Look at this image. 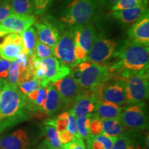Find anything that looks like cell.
Here are the masks:
<instances>
[{
  "mask_svg": "<svg viewBox=\"0 0 149 149\" xmlns=\"http://www.w3.org/2000/svg\"><path fill=\"white\" fill-rule=\"evenodd\" d=\"M0 95V133L27 120V97L16 85L4 81Z\"/></svg>",
  "mask_w": 149,
  "mask_h": 149,
  "instance_id": "1",
  "label": "cell"
},
{
  "mask_svg": "<svg viewBox=\"0 0 149 149\" xmlns=\"http://www.w3.org/2000/svg\"><path fill=\"white\" fill-rule=\"evenodd\" d=\"M110 65L112 71L120 74L123 70H141L148 68V45L124 40L120 51Z\"/></svg>",
  "mask_w": 149,
  "mask_h": 149,
  "instance_id": "2",
  "label": "cell"
},
{
  "mask_svg": "<svg viewBox=\"0 0 149 149\" xmlns=\"http://www.w3.org/2000/svg\"><path fill=\"white\" fill-rule=\"evenodd\" d=\"M100 14L96 0H70L61 11L60 23L70 27H78L91 23Z\"/></svg>",
  "mask_w": 149,
  "mask_h": 149,
  "instance_id": "3",
  "label": "cell"
},
{
  "mask_svg": "<svg viewBox=\"0 0 149 149\" xmlns=\"http://www.w3.org/2000/svg\"><path fill=\"white\" fill-rule=\"evenodd\" d=\"M120 77L125 82L127 104L145 102L148 98V68L141 70H123Z\"/></svg>",
  "mask_w": 149,
  "mask_h": 149,
  "instance_id": "4",
  "label": "cell"
},
{
  "mask_svg": "<svg viewBox=\"0 0 149 149\" xmlns=\"http://www.w3.org/2000/svg\"><path fill=\"white\" fill-rule=\"evenodd\" d=\"M124 42H117L113 38H109L102 33H97L94 42L88 53L86 61L100 64L108 62V61L115 58Z\"/></svg>",
  "mask_w": 149,
  "mask_h": 149,
  "instance_id": "5",
  "label": "cell"
},
{
  "mask_svg": "<svg viewBox=\"0 0 149 149\" xmlns=\"http://www.w3.org/2000/svg\"><path fill=\"white\" fill-rule=\"evenodd\" d=\"M113 71L104 64L91 63L81 72L79 84L85 92L93 93L113 77Z\"/></svg>",
  "mask_w": 149,
  "mask_h": 149,
  "instance_id": "6",
  "label": "cell"
},
{
  "mask_svg": "<svg viewBox=\"0 0 149 149\" xmlns=\"http://www.w3.org/2000/svg\"><path fill=\"white\" fill-rule=\"evenodd\" d=\"M60 24V37L53 48L54 56L69 68L76 65L74 57V27Z\"/></svg>",
  "mask_w": 149,
  "mask_h": 149,
  "instance_id": "7",
  "label": "cell"
},
{
  "mask_svg": "<svg viewBox=\"0 0 149 149\" xmlns=\"http://www.w3.org/2000/svg\"><path fill=\"white\" fill-rule=\"evenodd\" d=\"M93 93L97 100L109 102L121 107L127 104L125 82L120 75L112 77Z\"/></svg>",
  "mask_w": 149,
  "mask_h": 149,
  "instance_id": "8",
  "label": "cell"
},
{
  "mask_svg": "<svg viewBox=\"0 0 149 149\" xmlns=\"http://www.w3.org/2000/svg\"><path fill=\"white\" fill-rule=\"evenodd\" d=\"M118 119L127 130L146 129L148 124L146 103L140 102L124 107Z\"/></svg>",
  "mask_w": 149,
  "mask_h": 149,
  "instance_id": "9",
  "label": "cell"
},
{
  "mask_svg": "<svg viewBox=\"0 0 149 149\" xmlns=\"http://www.w3.org/2000/svg\"><path fill=\"white\" fill-rule=\"evenodd\" d=\"M37 40L52 48H55L60 37V24L48 19L35 21Z\"/></svg>",
  "mask_w": 149,
  "mask_h": 149,
  "instance_id": "10",
  "label": "cell"
},
{
  "mask_svg": "<svg viewBox=\"0 0 149 149\" xmlns=\"http://www.w3.org/2000/svg\"><path fill=\"white\" fill-rule=\"evenodd\" d=\"M59 93L64 105L70 106L74 100L85 92L79 84L72 79L70 75L52 83Z\"/></svg>",
  "mask_w": 149,
  "mask_h": 149,
  "instance_id": "11",
  "label": "cell"
},
{
  "mask_svg": "<svg viewBox=\"0 0 149 149\" xmlns=\"http://www.w3.org/2000/svg\"><path fill=\"white\" fill-rule=\"evenodd\" d=\"M40 62L46 69L44 88H46L49 83L55 82L69 75L70 68L61 63L55 56L42 59Z\"/></svg>",
  "mask_w": 149,
  "mask_h": 149,
  "instance_id": "12",
  "label": "cell"
},
{
  "mask_svg": "<svg viewBox=\"0 0 149 149\" xmlns=\"http://www.w3.org/2000/svg\"><path fill=\"white\" fill-rule=\"evenodd\" d=\"M36 21V17L34 15H22L16 13H13L5 19L0 23L2 29L7 34L21 35L26 30L34 24Z\"/></svg>",
  "mask_w": 149,
  "mask_h": 149,
  "instance_id": "13",
  "label": "cell"
},
{
  "mask_svg": "<svg viewBox=\"0 0 149 149\" xmlns=\"http://www.w3.org/2000/svg\"><path fill=\"white\" fill-rule=\"evenodd\" d=\"M22 53L24 52L20 35L11 33L5 37L0 44V57L6 60L16 61Z\"/></svg>",
  "mask_w": 149,
  "mask_h": 149,
  "instance_id": "14",
  "label": "cell"
},
{
  "mask_svg": "<svg viewBox=\"0 0 149 149\" xmlns=\"http://www.w3.org/2000/svg\"><path fill=\"white\" fill-rule=\"evenodd\" d=\"M128 40L149 46V15L144 16L134 22L128 31Z\"/></svg>",
  "mask_w": 149,
  "mask_h": 149,
  "instance_id": "15",
  "label": "cell"
},
{
  "mask_svg": "<svg viewBox=\"0 0 149 149\" xmlns=\"http://www.w3.org/2000/svg\"><path fill=\"white\" fill-rule=\"evenodd\" d=\"M30 137L25 130L18 129L0 139L1 149H27Z\"/></svg>",
  "mask_w": 149,
  "mask_h": 149,
  "instance_id": "16",
  "label": "cell"
},
{
  "mask_svg": "<svg viewBox=\"0 0 149 149\" xmlns=\"http://www.w3.org/2000/svg\"><path fill=\"white\" fill-rule=\"evenodd\" d=\"M97 102L94 93H85L74 100L69 111L76 117L88 115L94 111Z\"/></svg>",
  "mask_w": 149,
  "mask_h": 149,
  "instance_id": "17",
  "label": "cell"
},
{
  "mask_svg": "<svg viewBox=\"0 0 149 149\" xmlns=\"http://www.w3.org/2000/svg\"><path fill=\"white\" fill-rule=\"evenodd\" d=\"M96 35V29L91 22L85 25L74 27V43L81 46L88 53Z\"/></svg>",
  "mask_w": 149,
  "mask_h": 149,
  "instance_id": "18",
  "label": "cell"
},
{
  "mask_svg": "<svg viewBox=\"0 0 149 149\" xmlns=\"http://www.w3.org/2000/svg\"><path fill=\"white\" fill-rule=\"evenodd\" d=\"M147 13H148V3H144L130 8L113 11L111 16L120 23L130 24L137 21Z\"/></svg>",
  "mask_w": 149,
  "mask_h": 149,
  "instance_id": "19",
  "label": "cell"
},
{
  "mask_svg": "<svg viewBox=\"0 0 149 149\" xmlns=\"http://www.w3.org/2000/svg\"><path fill=\"white\" fill-rule=\"evenodd\" d=\"M46 88V100L43 108V112L48 115H53L61 109L64 103L61 100L59 93L56 90L52 82L47 85Z\"/></svg>",
  "mask_w": 149,
  "mask_h": 149,
  "instance_id": "20",
  "label": "cell"
},
{
  "mask_svg": "<svg viewBox=\"0 0 149 149\" xmlns=\"http://www.w3.org/2000/svg\"><path fill=\"white\" fill-rule=\"evenodd\" d=\"M124 109V107L117 104L109 102L97 100L93 111L95 112V114L97 115L100 118L104 120V119L117 118Z\"/></svg>",
  "mask_w": 149,
  "mask_h": 149,
  "instance_id": "21",
  "label": "cell"
},
{
  "mask_svg": "<svg viewBox=\"0 0 149 149\" xmlns=\"http://www.w3.org/2000/svg\"><path fill=\"white\" fill-rule=\"evenodd\" d=\"M117 118L102 120V135L110 137H117L127 131Z\"/></svg>",
  "mask_w": 149,
  "mask_h": 149,
  "instance_id": "22",
  "label": "cell"
},
{
  "mask_svg": "<svg viewBox=\"0 0 149 149\" xmlns=\"http://www.w3.org/2000/svg\"><path fill=\"white\" fill-rule=\"evenodd\" d=\"M116 137H110L102 134L91 135L87 138V149H111Z\"/></svg>",
  "mask_w": 149,
  "mask_h": 149,
  "instance_id": "23",
  "label": "cell"
},
{
  "mask_svg": "<svg viewBox=\"0 0 149 149\" xmlns=\"http://www.w3.org/2000/svg\"><path fill=\"white\" fill-rule=\"evenodd\" d=\"M20 35L23 42L24 54L28 57H31L34 54L35 45L37 41L36 29L32 26Z\"/></svg>",
  "mask_w": 149,
  "mask_h": 149,
  "instance_id": "24",
  "label": "cell"
},
{
  "mask_svg": "<svg viewBox=\"0 0 149 149\" xmlns=\"http://www.w3.org/2000/svg\"><path fill=\"white\" fill-rule=\"evenodd\" d=\"M128 130L116 137L111 149H142L136 142L133 133H130Z\"/></svg>",
  "mask_w": 149,
  "mask_h": 149,
  "instance_id": "25",
  "label": "cell"
},
{
  "mask_svg": "<svg viewBox=\"0 0 149 149\" xmlns=\"http://www.w3.org/2000/svg\"><path fill=\"white\" fill-rule=\"evenodd\" d=\"M14 13L22 15H33L34 0H10Z\"/></svg>",
  "mask_w": 149,
  "mask_h": 149,
  "instance_id": "26",
  "label": "cell"
},
{
  "mask_svg": "<svg viewBox=\"0 0 149 149\" xmlns=\"http://www.w3.org/2000/svg\"><path fill=\"white\" fill-rule=\"evenodd\" d=\"M44 130L46 135L45 144L48 149H61V144L59 140V131L53 126H44Z\"/></svg>",
  "mask_w": 149,
  "mask_h": 149,
  "instance_id": "27",
  "label": "cell"
},
{
  "mask_svg": "<svg viewBox=\"0 0 149 149\" xmlns=\"http://www.w3.org/2000/svg\"><path fill=\"white\" fill-rule=\"evenodd\" d=\"M46 88L41 86L38 88L37 95L34 100L32 101H28L27 109L28 111H42L46 100Z\"/></svg>",
  "mask_w": 149,
  "mask_h": 149,
  "instance_id": "28",
  "label": "cell"
},
{
  "mask_svg": "<svg viewBox=\"0 0 149 149\" xmlns=\"http://www.w3.org/2000/svg\"><path fill=\"white\" fill-rule=\"evenodd\" d=\"M91 119V113L77 117V119H76L78 134L81 139H86L91 135L90 131H89Z\"/></svg>",
  "mask_w": 149,
  "mask_h": 149,
  "instance_id": "29",
  "label": "cell"
},
{
  "mask_svg": "<svg viewBox=\"0 0 149 149\" xmlns=\"http://www.w3.org/2000/svg\"><path fill=\"white\" fill-rule=\"evenodd\" d=\"M20 77H21V72H20L19 64L17 60L12 61L9 67L8 77L6 78L7 83L18 86L20 81Z\"/></svg>",
  "mask_w": 149,
  "mask_h": 149,
  "instance_id": "30",
  "label": "cell"
},
{
  "mask_svg": "<svg viewBox=\"0 0 149 149\" xmlns=\"http://www.w3.org/2000/svg\"><path fill=\"white\" fill-rule=\"evenodd\" d=\"M148 3V0H118L111 8V10L117 11Z\"/></svg>",
  "mask_w": 149,
  "mask_h": 149,
  "instance_id": "31",
  "label": "cell"
},
{
  "mask_svg": "<svg viewBox=\"0 0 149 149\" xmlns=\"http://www.w3.org/2000/svg\"><path fill=\"white\" fill-rule=\"evenodd\" d=\"M40 87H41L40 82L34 77L22 81L18 85L19 91L26 96H27L30 93L39 88Z\"/></svg>",
  "mask_w": 149,
  "mask_h": 149,
  "instance_id": "32",
  "label": "cell"
},
{
  "mask_svg": "<svg viewBox=\"0 0 149 149\" xmlns=\"http://www.w3.org/2000/svg\"><path fill=\"white\" fill-rule=\"evenodd\" d=\"M34 55L40 59L51 57V56H54L53 48L49 47L37 40L36 45H35Z\"/></svg>",
  "mask_w": 149,
  "mask_h": 149,
  "instance_id": "33",
  "label": "cell"
},
{
  "mask_svg": "<svg viewBox=\"0 0 149 149\" xmlns=\"http://www.w3.org/2000/svg\"><path fill=\"white\" fill-rule=\"evenodd\" d=\"M55 0H34V10L33 15L35 16L43 15L51 6Z\"/></svg>",
  "mask_w": 149,
  "mask_h": 149,
  "instance_id": "34",
  "label": "cell"
},
{
  "mask_svg": "<svg viewBox=\"0 0 149 149\" xmlns=\"http://www.w3.org/2000/svg\"><path fill=\"white\" fill-rule=\"evenodd\" d=\"M91 135H97L102 134V120L95 114H91V119L89 126Z\"/></svg>",
  "mask_w": 149,
  "mask_h": 149,
  "instance_id": "35",
  "label": "cell"
},
{
  "mask_svg": "<svg viewBox=\"0 0 149 149\" xmlns=\"http://www.w3.org/2000/svg\"><path fill=\"white\" fill-rule=\"evenodd\" d=\"M13 13H14V11L11 6L10 0H2L0 2V23Z\"/></svg>",
  "mask_w": 149,
  "mask_h": 149,
  "instance_id": "36",
  "label": "cell"
},
{
  "mask_svg": "<svg viewBox=\"0 0 149 149\" xmlns=\"http://www.w3.org/2000/svg\"><path fill=\"white\" fill-rule=\"evenodd\" d=\"M61 149H87L83 139L80 137H74L73 139L67 144L61 145Z\"/></svg>",
  "mask_w": 149,
  "mask_h": 149,
  "instance_id": "37",
  "label": "cell"
},
{
  "mask_svg": "<svg viewBox=\"0 0 149 149\" xmlns=\"http://www.w3.org/2000/svg\"><path fill=\"white\" fill-rule=\"evenodd\" d=\"M66 130L72 133L74 137H79L77 131V122L75 117L69 111V114L67 117V127Z\"/></svg>",
  "mask_w": 149,
  "mask_h": 149,
  "instance_id": "38",
  "label": "cell"
},
{
  "mask_svg": "<svg viewBox=\"0 0 149 149\" xmlns=\"http://www.w3.org/2000/svg\"><path fill=\"white\" fill-rule=\"evenodd\" d=\"M74 57L76 59V64L78 65L82 61L87 60L88 53L85 50H84L81 46L75 44L74 45Z\"/></svg>",
  "mask_w": 149,
  "mask_h": 149,
  "instance_id": "39",
  "label": "cell"
},
{
  "mask_svg": "<svg viewBox=\"0 0 149 149\" xmlns=\"http://www.w3.org/2000/svg\"><path fill=\"white\" fill-rule=\"evenodd\" d=\"M117 1L118 0H96L99 13H101L102 11L111 8Z\"/></svg>",
  "mask_w": 149,
  "mask_h": 149,
  "instance_id": "40",
  "label": "cell"
},
{
  "mask_svg": "<svg viewBox=\"0 0 149 149\" xmlns=\"http://www.w3.org/2000/svg\"><path fill=\"white\" fill-rule=\"evenodd\" d=\"M10 65V61L0 58V80L6 79L8 77V69Z\"/></svg>",
  "mask_w": 149,
  "mask_h": 149,
  "instance_id": "41",
  "label": "cell"
},
{
  "mask_svg": "<svg viewBox=\"0 0 149 149\" xmlns=\"http://www.w3.org/2000/svg\"><path fill=\"white\" fill-rule=\"evenodd\" d=\"M59 137L61 144H65L71 141L74 136L67 130H64L59 132Z\"/></svg>",
  "mask_w": 149,
  "mask_h": 149,
  "instance_id": "42",
  "label": "cell"
},
{
  "mask_svg": "<svg viewBox=\"0 0 149 149\" xmlns=\"http://www.w3.org/2000/svg\"><path fill=\"white\" fill-rule=\"evenodd\" d=\"M70 68V72L69 75L71 77L72 79L75 80L77 82H79L80 77H81V71L79 70L78 65H76L73 67H71Z\"/></svg>",
  "mask_w": 149,
  "mask_h": 149,
  "instance_id": "43",
  "label": "cell"
},
{
  "mask_svg": "<svg viewBox=\"0 0 149 149\" xmlns=\"http://www.w3.org/2000/svg\"><path fill=\"white\" fill-rule=\"evenodd\" d=\"M8 35V34H7V33L4 30L2 29L1 26L0 25V37H2L5 36V35Z\"/></svg>",
  "mask_w": 149,
  "mask_h": 149,
  "instance_id": "44",
  "label": "cell"
},
{
  "mask_svg": "<svg viewBox=\"0 0 149 149\" xmlns=\"http://www.w3.org/2000/svg\"><path fill=\"white\" fill-rule=\"evenodd\" d=\"M3 82H4V81H1V80H0V95H1V91H2L3 84H4Z\"/></svg>",
  "mask_w": 149,
  "mask_h": 149,
  "instance_id": "45",
  "label": "cell"
},
{
  "mask_svg": "<svg viewBox=\"0 0 149 149\" xmlns=\"http://www.w3.org/2000/svg\"><path fill=\"white\" fill-rule=\"evenodd\" d=\"M44 145H45V146H44V147H42V148H41L40 149H48V147H47V146H46V145L45 143H44Z\"/></svg>",
  "mask_w": 149,
  "mask_h": 149,
  "instance_id": "46",
  "label": "cell"
},
{
  "mask_svg": "<svg viewBox=\"0 0 149 149\" xmlns=\"http://www.w3.org/2000/svg\"><path fill=\"white\" fill-rule=\"evenodd\" d=\"M1 1H2V0H0V2H1Z\"/></svg>",
  "mask_w": 149,
  "mask_h": 149,
  "instance_id": "47",
  "label": "cell"
}]
</instances>
